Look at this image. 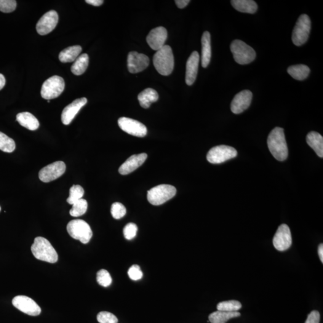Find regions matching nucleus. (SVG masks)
<instances>
[{
    "mask_svg": "<svg viewBox=\"0 0 323 323\" xmlns=\"http://www.w3.org/2000/svg\"><path fill=\"white\" fill-rule=\"evenodd\" d=\"M128 274L130 279L133 280V281H137V280L142 279L143 276L140 267L137 265L130 267L129 270H128Z\"/></svg>",
    "mask_w": 323,
    "mask_h": 323,
    "instance_id": "obj_39",
    "label": "nucleus"
},
{
    "mask_svg": "<svg viewBox=\"0 0 323 323\" xmlns=\"http://www.w3.org/2000/svg\"><path fill=\"white\" fill-rule=\"evenodd\" d=\"M65 88V82L60 76L50 77L43 84L41 95L45 100H50L57 98L63 93Z\"/></svg>",
    "mask_w": 323,
    "mask_h": 323,
    "instance_id": "obj_8",
    "label": "nucleus"
},
{
    "mask_svg": "<svg viewBox=\"0 0 323 323\" xmlns=\"http://www.w3.org/2000/svg\"><path fill=\"white\" fill-rule=\"evenodd\" d=\"M252 98L253 93L250 90H244L237 93L231 103L232 113L238 114L247 110L252 103Z\"/></svg>",
    "mask_w": 323,
    "mask_h": 323,
    "instance_id": "obj_16",
    "label": "nucleus"
},
{
    "mask_svg": "<svg viewBox=\"0 0 323 323\" xmlns=\"http://www.w3.org/2000/svg\"><path fill=\"white\" fill-rule=\"evenodd\" d=\"M0 211H1V207H0Z\"/></svg>",
    "mask_w": 323,
    "mask_h": 323,
    "instance_id": "obj_45",
    "label": "nucleus"
},
{
    "mask_svg": "<svg viewBox=\"0 0 323 323\" xmlns=\"http://www.w3.org/2000/svg\"><path fill=\"white\" fill-rule=\"evenodd\" d=\"M17 2L15 0H0V11L3 13H11L17 8Z\"/></svg>",
    "mask_w": 323,
    "mask_h": 323,
    "instance_id": "obj_37",
    "label": "nucleus"
},
{
    "mask_svg": "<svg viewBox=\"0 0 323 323\" xmlns=\"http://www.w3.org/2000/svg\"><path fill=\"white\" fill-rule=\"evenodd\" d=\"M231 50L235 61L240 65H246L255 60L256 57L255 50L239 40H236L232 42Z\"/></svg>",
    "mask_w": 323,
    "mask_h": 323,
    "instance_id": "obj_4",
    "label": "nucleus"
},
{
    "mask_svg": "<svg viewBox=\"0 0 323 323\" xmlns=\"http://www.w3.org/2000/svg\"><path fill=\"white\" fill-rule=\"evenodd\" d=\"M232 6L237 11L254 14L258 10V5L252 0H232Z\"/></svg>",
    "mask_w": 323,
    "mask_h": 323,
    "instance_id": "obj_25",
    "label": "nucleus"
},
{
    "mask_svg": "<svg viewBox=\"0 0 323 323\" xmlns=\"http://www.w3.org/2000/svg\"><path fill=\"white\" fill-rule=\"evenodd\" d=\"M58 19V13L55 10H50L45 13L37 23V33L41 36L51 33L57 25Z\"/></svg>",
    "mask_w": 323,
    "mask_h": 323,
    "instance_id": "obj_14",
    "label": "nucleus"
},
{
    "mask_svg": "<svg viewBox=\"0 0 323 323\" xmlns=\"http://www.w3.org/2000/svg\"><path fill=\"white\" fill-rule=\"evenodd\" d=\"M202 66L207 68L209 65L212 57V47H211V36L209 32L205 31L202 39Z\"/></svg>",
    "mask_w": 323,
    "mask_h": 323,
    "instance_id": "obj_21",
    "label": "nucleus"
},
{
    "mask_svg": "<svg viewBox=\"0 0 323 323\" xmlns=\"http://www.w3.org/2000/svg\"><path fill=\"white\" fill-rule=\"evenodd\" d=\"M177 190L174 186L160 185L151 188L148 192V199L151 204L161 205L174 197Z\"/></svg>",
    "mask_w": 323,
    "mask_h": 323,
    "instance_id": "obj_5",
    "label": "nucleus"
},
{
    "mask_svg": "<svg viewBox=\"0 0 323 323\" xmlns=\"http://www.w3.org/2000/svg\"><path fill=\"white\" fill-rule=\"evenodd\" d=\"M306 142L316 152L317 155L323 158V138L322 135L317 132H310L306 136Z\"/></svg>",
    "mask_w": 323,
    "mask_h": 323,
    "instance_id": "obj_23",
    "label": "nucleus"
},
{
    "mask_svg": "<svg viewBox=\"0 0 323 323\" xmlns=\"http://www.w3.org/2000/svg\"><path fill=\"white\" fill-rule=\"evenodd\" d=\"M167 37V29L159 26L152 29L147 37L146 41L152 49L157 51L165 46Z\"/></svg>",
    "mask_w": 323,
    "mask_h": 323,
    "instance_id": "obj_17",
    "label": "nucleus"
},
{
    "mask_svg": "<svg viewBox=\"0 0 323 323\" xmlns=\"http://www.w3.org/2000/svg\"><path fill=\"white\" fill-rule=\"evenodd\" d=\"M97 280L98 284L104 287H108L112 282L110 274L105 269H101L98 272Z\"/></svg>",
    "mask_w": 323,
    "mask_h": 323,
    "instance_id": "obj_34",
    "label": "nucleus"
},
{
    "mask_svg": "<svg viewBox=\"0 0 323 323\" xmlns=\"http://www.w3.org/2000/svg\"><path fill=\"white\" fill-rule=\"evenodd\" d=\"M86 2L92 6H100L103 4L104 1L103 0H86Z\"/></svg>",
    "mask_w": 323,
    "mask_h": 323,
    "instance_id": "obj_42",
    "label": "nucleus"
},
{
    "mask_svg": "<svg viewBox=\"0 0 323 323\" xmlns=\"http://www.w3.org/2000/svg\"><path fill=\"white\" fill-rule=\"evenodd\" d=\"M69 214L73 217H79L86 213L87 209V202L84 199H81L78 201L74 203Z\"/></svg>",
    "mask_w": 323,
    "mask_h": 323,
    "instance_id": "obj_32",
    "label": "nucleus"
},
{
    "mask_svg": "<svg viewBox=\"0 0 323 323\" xmlns=\"http://www.w3.org/2000/svg\"><path fill=\"white\" fill-rule=\"evenodd\" d=\"M82 48L80 46H73L66 48L59 55L61 63H67L74 62L79 57Z\"/></svg>",
    "mask_w": 323,
    "mask_h": 323,
    "instance_id": "obj_26",
    "label": "nucleus"
},
{
    "mask_svg": "<svg viewBox=\"0 0 323 323\" xmlns=\"http://www.w3.org/2000/svg\"><path fill=\"white\" fill-rule=\"evenodd\" d=\"M84 194V189L82 186L74 185L69 189V195L66 201L69 204L73 205L74 203L82 199Z\"/></svg>",
    "mask_w": 323,
    "mask_h": 323,
    "instance_id": "obj_33",
    "label": "nucleus"
},
{
    "mask_svg": "<svg viewBox=\"0 0 323 323\" xmlns=\"http://www.w3.org/2000/svg\"><path fill=\"white\" fill-rule=\"evenodd\" d=\"M66 229L69 236L74 239L79 240L83 244H87L92 237L91 228L86 221L83 220L69 221Z\"/></svg>",
    "mask_w": 323,
    "mask_h": 323,
    "instance_id": "obj_6",
    "label": "nucleus"
},
{
    "mask_svg": "<svg viewBox=\"0 0 323 323\" xmlns=\"http://www.w3.org/2000/svg\"><path fill=\"white\" fill-rule=\"evenodd\" d=\"M199 55L198 52L194 51L189 57L186 63V83L189 86L195 82L198 71Z\"/></svg>",
    "mask_w": 323,
    "mask_h": 323,
    "instance_id": "obj_20",
    "label": "nucleus"
},
{
    "mask_svg": "<svg viewBox=\"0 0 323 323\" xmlns=\"http://www.w3.org/2000/svg\"><path fill=\"white\" fill-rule=\"evenodd\" d=\"M275 248L280 252L289 249L292 244V237L289 227L282 224L278 228L273 238Z\"/></svg>",
    "mask_w": 323,
    "mask_h": 323,
    "instance_id": "obj_13",
    "label": "nucleus"
},
{
    "mask_svg": "<svg viewBox=\"0 0 323 323\" xmlns=\"http://www.w3.org/2000/svg\"><path fill=\"white\" fill-rule=\"evenodd\" d=\"M98 322L100 323H117L118 319L114 314L107 311L100 312L97 316Z\"/></svg>",
    "mask_w": 323,
    "mask_h": 323,
    "instance_id": "obj_36",
    "label": "nucleus"
},
{
    "mask_svg": "<svg viewBox=\"0 0 323 323\" xmlns=\"http://www.w3.org/2000/svg\"><path fill=\"white\" fill-rule=\"evenodd\" d=\"M138 228L134 223H130L127 224L124 229V234L125 238L130 240L134 237L137 235Z\"/></svg>",
    "mask_w": 323,
    "mask_h": 323,
    "instance_id": "obj_38",
    "label": "nucleus"
},
{
    "mask_svg": "<svg viewBox=\"0 0 323 323\" xmlns=\"http://www.w3.org/2000/svg\"><path fill=\"white\" fill-rule=\"evenodd\" d=\"M66 165L63 161H57L42 168L39 172L40 180L49 183L60 177L65 172Z\"/></svg>",
    "mask_w": 323,
    "mask_h": 323,
    "instance_id": "obj_10",
    "label": "nucleus"
},
{
    "mask_svg": "<svg viewBox=\"0 0 323 323\" xmlns=\"http://www.w3.org/2000/svg\"><path fill=\"white\" fill-rule=\"evenodd\" d=\"M31 249L34 257L40 260L54 263L58 260V256L55 248L43 237H36Z\"/></svg>",
    "mask_w": 323,
    "mask_h": 323,
    "instance_id": "obj_2",
    "label": "nucleus"
},
{
    "mask_svg": "<svg viewBox=\"0 0 323 323\" xmlns=\"http://www.w3.org/2000/svg\"><path fill=\"white\" fill-rule=\"evenodd\" d=\"M241 307V303L239 301L232 300L221 301L218 304L217 309L218 311L237 312Z\"/></svg>",
    "mask_w": 323,
    "mask_h": 323,
    "instance_id": "obj_31",
    "label": "nucleus"
},
{
    "mask_svg": "<svg viewBox=\"0 0 323 323\" xmlns=\"http://www.w3.org/2000/svg\"><path fill=\"white\" fill-rule=\"evenodd\" d=\"M13 306L19 310L31 316H37L42 310L36 301L26 296H17L12 301Z\"/></svg>",
    "mask_w": 323,
    "mask_h": 323,
    "instance_id": "obj_11",
    "label": "nucleus"
},
{
    "mask_svg": "<svg viewBox=\"0 0 323 323\" xmlns=\"http://www.w3.org/2000/svg\"><path fill=\"white\" fill-rule=\"evenodd\" d=\"M6 84V79L2 74H0V90L5 86Z\"/></svg>",
    "mask_w": 323,
    "mask_h": 323,
    "instance_id": "obj_44",
    "label": "nucleus"
},
{
    "mask_svg": "<svg viewBox=\"0 0 323 323\" xmlns=\"http://www.w3.org/2000/svg\"><path fill=\"white\" fill-rule=\"evenodd\" d=\"M158 99V93L151 88H148L144 90L138 96V100L140 106L144 108H149L151 104L156 102Z\"/></svg>",
    "mask_w": 323,
    "mask_h": 323,
    "instance_id": "obj_24",
    "label": "nucleus"
},
{
    "mask_svg": "<svg viewBox=\"0 0 323 323\" xmlns=\"http://www.w3.org/2000/svg\"><path fill=\"white\" fill-rule=\"evenodd\" d=\"M237 154L236 149L231 146L221 145L214 147L208 151L207 159L211 164H218L234 158Z\"/></svg>",
    "mask_w": 323,
    "mask_h": 323,
    "instance_id": "obj_9",
    "label": "nucleus"
},
{
    "mask_svg": "<svg viewBox=\"0 0 323 323\" xmlns=\"http://www.w3.org/2000/svg\"><path fill=\"white\" fill-rule=\"evenodd\" d=\"M318 253L320 257V259L322 262H323V244H320L319 249H318Z\"/></svg>",
    "mask_w": 323,
    "mask_h": 323,
    "instance_id": "obj_43",
    "label": "nucleus"
},
{
    "mask_svg": "<svg viewBox=\"0 0 323 323\" xmlns=\"http://www.w3.org/2000/svg\"><path fill=\"white\" fill-rule=\"evenodd\" d=\"M88 65H89V56L86 53H84L79 56L74 61L73 65L71 66V72L76 76H81L86 71Z\"/></svg>",
    "mask_w": 323,
    "mask_h": 323,
    "instance_id": "obj_29",
    "label": "nucleus"
},
{
    "mask_svg": "<svg viewBox=\"0 0 323 323\" xmlns=\"http://www.w3.org/2000/svg\"><path fill=\"white\" fill-rule=\"evenodd\" d=\"M111 213L113 217L115 219H121L126 215V208L121 203H114L111 205Z\"/></svg>",
    "mask_w": 323,
    "mask_h": 323,
    "instance_id": "obj_35",
    "label": "nucleus"
},
{
    "mask_svg": "<svg viewBox=\"0 0 323 323\" xmlns=\"http://www.w3.org/2000/svg\"><path fill=\"white\" fill-rule=\"evenodd\" d=\"M320 315L319 311H312L308 315L305 323H319Z\"/></svg>",
    "mask_w": 323,
    "mask_h": 323,
    "instance_id": "obj_40",
    "label": "nucleus"
},
{
    "mask_svg": "<svg viewBox=\"0 0 323 323\" xmlns=\"http://www.w3.org/2000/svg\"><path fill=\"white\" fill-rule=\"evenodd\" d=\"M241 316L239 312L217 311L213 312L208 317L212 323H226L229 320Z\"/></svg>",
    "mask_w": 323,
    "mask_h": 323,
    "instance_id": "obj_27",
    "label": "nucleus"
},
{
    "mask_svg": "<svg viewBox=\"0 0 323 323\" xmlns=\"http://www.w3.org/2000/svg\"><path fill=\"white\" fill-rule=\"evenodd\" d=\"M287 72L293 79L298 81H303L308 77L310 73V69L308 66L300 64L289 66Z\"/></svg>",
    "mask_w": 323,
    "mask_h": 323,
    "instance_id": "obj_28",
    "label": "nucleus"
},
{
    "mask_svg": "<svg viewBox=\"0 0 323 323\" xmlns=\"http://www.w3.org/2000/svg\"><path fill=\"white\" fill-rule=\"evenodd\" d=\"M175 2L178 8L183 9V8L188 6L190 1L189 0H177V1H175Z\"/></svg>",
    "mask_w": 323,
    "mask_h": 323,
    "instance_id": "obj_41",
    "label": "nucleus"
},
{
    "mask_svg": "<svg viewBox=\"0 0 323 323\" xmlns=\"http://www.w3.org/2000/svg\"><path fill=\"white\" fill-rule=\"evenodd\" d=\"M118 125L124 132L135 137H144L148 133V129L145 125L128 117H121L118 120Z\"/></svg>",
    "mask_w": 323,
    "mask_h": 323,
    "instance_id": "obj_12",
    "label": "nucleus"
},
{
    "mask_svg": "<svg viewBox=\"0 0 323 323\" xmlns=\"http://www.w3.org/2000/svg\"><path fill=\"white\" fill-rule=\"evenodd\" d=\"M267 143L272 156L278 161H284L287 158L288 148L282 128H275L269 133Z\"/></svg>",
    "mask_w": 323,
    "mask_h": 323,
    "instance_id": "obj_1",
    "label": "nucleus"
},
{
    "mask_svg": "<svg viewBox=\"0 0 323 323\" xmlns=\"http://www.w3.org/2000/svg\"><path fill=\"white\" fill-rule=\"evenodd\" d=\"M87 102L86 98H79L65 107L61 114V121L63 124L65 125L70 124L76 114L79 113L83 107L86 105Z\"/></svg>",
    "mask_w": 323,
    "mask_h": 323,
    "instance_id": "obj_18",
    "label": "nucleus"
},
{
    "mask_svg": "<svg viewBox=\"0 0 323 323\" xmlns=\"http://www.w3.org/2000/svg\"><path fill=\"white\" fill-rule=\"evenodd\" d=\"M154 67L162 76H169L174 67V58L172 47L165 45L162 49L157 50L153 57Z\"/></svg>",
    "mask_w": 323,
    "mask_h": 323,
    "instance_id": "obj_3",
    "label": "nucleus"
},
{
    "mask_svg": "<svg viewBox=\"0 0 323 323\" xmlns=\"http://www.w3.org/2000/svg\"><path fill=\"white\" fill-rule=\"evenodd\" d=\"M147 158L148 154L146 153L134 154L130 156L119 168V173L122 175L129 174L141 166Z\"/></svg>",
    "mask_w": 323,
    "mask_h": 323,
    "instance_id": "obj_19",
    "label": "nucleus"
},
{
    "mask_svg": "<svg viewBox=\"0 0 323 323\" xmlns=\"http://www.w3.org/2000/svg\"><path fill=\"white\" fill-rule=\"evenodd\" d=\"M17 121L21 126L31 130H37L40 125L36 117L29 112L19 113L17 116Z\"/></svg>",
    "mask_w": 323,
    "mask_h": 323,
    "instance_id": "obj_22",
    "label": "nucleus"
},
{
    "mask_svg": "<svg viewBox=\"0 0 323 323\" xmlns=\"http://www.w3.org/2000/svg\"><path fill=\"white\" fill-rule=\"evenodd\" d=\"M16 144L12 138L0 132V150L6 153H12L15 150Z\"/></svg>",
    "mask_w": 323,
    "mask_h": 323,
    "instance_id": "obj_30",
    "label": "nucleus"
},
{
    "mask_svg": "<svg viewBox=\"0 0 323 323\" xmlns=\"http://www.w3.org/2000/svg\"><path fill=\"white\" fill-rule=\"evenodd\" d=\"M127 61L128 70L132 74L145 70L150 63L148 56L137 52H130L128 54Z\"/></svg>",
    "mask_w": 323,
    "mask_h": 323,
    "instance_id": "obj_15",
    "label": "nucleus"
},
{
    "mask_svg": "<svg viewBox=\"0 0 323 323\" xmlns=\"http://www.w3.org/2000/svg\"><path fill=\"white\" fill-rule=\"evenodd\" d=\"M311 29L310 18L306 14L301 15L296 23L292 33V42L296 46L305 43L309 38Z\"/></svg>",
    "mask_w": 323,
    "mask_h": 323,
    "instance_id": "obj_7",
    "label": "nucleus"
}]
</instances>
